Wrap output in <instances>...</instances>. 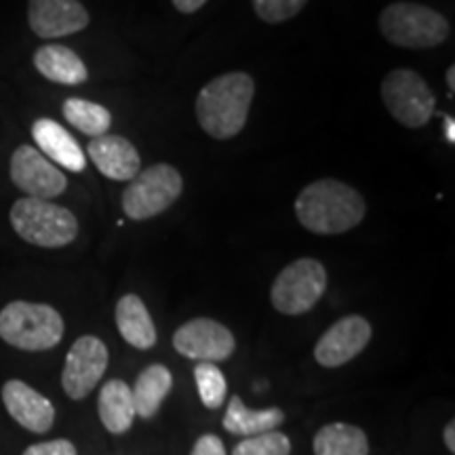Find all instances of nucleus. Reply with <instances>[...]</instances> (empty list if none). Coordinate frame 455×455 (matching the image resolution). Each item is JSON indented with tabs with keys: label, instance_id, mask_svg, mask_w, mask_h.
<instances>
[{
	"label": "nucleus",
	"instance_id": "f257e3e1",
	"mask_svg": "<svg viewBox=\"0 0 455 455\" xmlns=\"http://www.w3.org/2000/svg\"><path fill=\"white\" fill-rule=\"evenodd\" d=\"M365 198L339 180H316L295 198V215L315 235H344L365 218Z\"/></svg>",
	"mask_w": 455,
	"mask_h": 455
},
{
	"label": "nucleus",
	"instance_id": "f03ea898",
	"mask_svg": "<svg viewBox=\"0 0 455 455\" xmlns=\"http://www.w3.org/2000/svg\"><path fill=\"white\" fill-rule=\"evenodd\" d=\"M255 83L244 72H228L213 78L196 98V118L204 133L215 140H230L247 124Z\"/></svg>",
	"mask_w": 455,
	"mask_h": 455
},
{
	"label": "nucleus",
	"instance_id": "7ed1b4c3",
	"mask_svg": "<svg viewBox=\"0 0 455 455\" xmlns=\"http://www.w3.org/2000/svg\"><path fill=\"white\" fill-rule=\"evenodd\" d=\"M0 338L26 352L51 350L64 338V318L49 304L11 301L0 310Z\"/></svg>",
	"mask_w": 455,
	"mask_h": 455
},
{
	"label": "nucleus",
	"instance_id": "20e7f679",
	"mask_svg": "<svg viewBox=\"0 0 455 455\" xmlns=\"http://www.w3.org/2000/svg\"><path fill=\"white\" fill-rule=\"evenodd\" d=\"M11 224L26 243L44 249L66 247L78 236L76 215L43 198H20L11 207Z\"/></svg>",
	"mask_w": 455,
	"mask_h": 455
},
{
	"label": "nucleus",
	"instance_id": "39448f33",
	"mask_svg": "<svg viewBox=\"0 0 455 455\" xmlns=\"http://www.w3.org/2000/svg\"><path fill=\"white\" fill-rule=\"evenodd\" d=\"M379 32L396 47L430 49L447 41L449 24L439 11L415 3H392L379 13Z\"/></svg>",
	"mask_w": 455,
	"mask_h": 455
},
{
	"label": "nucleus",
	"instance_id": "423d86ee",
	"mask_svg": "<svg viewBox=\"0 0 455 455\" xmlns=\"http://www.w3.org/2000/svg\"><path fill=\"white\" fill-rule=\"evenodd\" d=\"M184 190L180 171L167 163L152 164L135 175L123 192V212L129 220L144 221L156 218L158 213L178 201Z\"/></svg>",
	"mask_w": 455,
	"mask_h": 455
},
{
	"label": "nucleus",
	"instance_id": "0eeeda50",
	"mask_svg": "<svg viewBox=\"0 0 455 455\" xmlns=\"http://www.w3.org/2000/svg\"><path fill=\"white\" fill-rule=\"evenodd\" d=\"M327 270L318 259L301 258L284 266L270 289L275 310L287 316L306 315L327 291Z\"/></svg>",
	"mask_w": 455,
	"mask_h": 455
},
{
	"label": "nucleus",
	"instance_id": "6e6552de",
	"mask_svg": "<svg viewBox=\"0 0 455 455\" xmlns=\"http://www.w3.org/2000/svg\"><path fill=\"white\" fill-rule=\"evenodd\" d=\"M382 100L392 118L409 129H419L435 114V93L418 72L398 68L386 74Z\"/></svg>",
	"mask_w": 455,
	"mask_h": 455
},
{
	"label": "nucleus",
	"instance_id": "1a4fd4ad",
	"mask_svg": "<svg viewBox=\"0 0 455 455\" xmlns=\"http://www.w3.org/2000/svg\"><path fill=\"white\" fill-rule=\"evenodd\" d=\"M108 348L95 335H83L68 350L61 386L72 401H83L101 382L108 369Z\"/></svg>",
	"mask_w": 455,
	"mask_h": 455
},
{
	"label": "nucleus",
	"instance_id": "9d476101",
	"mask_svg": "<svg viewBox=\"0 0 455 455\" xmlns=\"http://www.w3.org/2000/svg\"><path fill=\"white\" fill-rule=\"evenodd\" d=\"M173 348L198 363H221L232 356L236 339L230 329L213 318H192L173 333Z\"/></svg>",
	"mask_w": 455,
	"mask_h": 455
},
{
	"label": "nucleus",
	"instance_id": "9b49d317",
	"mask_svg": "<svg viewBox=\"0 0 455 455\" xmlns=\"http://www.w3.org/2000/svg\"><path fill=\"white\" fill-rule=\"evenodd\" d=\"M11 180L32 198L51 201L68 188L66 175L34 146H20L11 156Z\"/></svg>",
	"mask_w": 455,
	"mask_h": 455
},
{
	"label": "nucleus",
	"instance_id": "f8f14e48",
	"mask_svg": "<svg viewBox=\"0 0 455 455\" xmlns=\"http://www.w3.org/2000/svg\"><path fill=\"white\" fill-rule=\"evenodd\" d=\"M373 329L367 318L361 315H350L333 323L325 333L321 335L315 346V358L318 365L335 369L356 358L367 344L371 341Z\"/></svg>",
	"mask_w": 455,
	"mask_h": 455
},
{
	"label": "nucleus",
	"instance_id": "ddd939ff",
	"mask_svg": "<svg viewBox=\"0 0 455 455\" xmlns=\"http://www.w3.org/2000/svg\"><path fill=\"white\" fill-rule=\"evenodd\" d=\"M28 21L41 38H64L89 26V11L78 0H30Z\"/></svg>",
	"mask_w": 455,
	"mask_h": 455
},
{
	"label": "nucleus",
	"instance_id": "4468645a",
	"mask_svg": "<svg viewBox=\"0 0 455 455\" xmlns=\"http://www.w3.org/2000/svg\"><path fill=\"white\" fill-rule=\"evenodd\" d=\"M3 403L11 418L15 419L21 428L44 435L53 428L55 407L47 396L34 390L21 379H9L3 386Z\"/></svg>",
	"mask_w": 455,
	"mask_h": 455
},
{
	"label": "nucleus",
	"instance_id": "2eb2a0df",
	"mask_svg": "<svg viewBox=\"0 0 455 455\" xmlns=\"http://www.w3.org/2000/svg\"><path fill=\"white\" fill-rule=\"evenodd\" d=\"M91 161L114 181H131L141 169V158L138 148L121 135H101L91 140L87 148Z\"/></svg>",
	"mask_w": 455,
	"mask_h": 455
},
{
	"label": "nucleus",
	"instance_id": "dca6fc26",
	"mask_svg": "<svg viewBox=\"0 0 455 455\" xmlns=\"http://www.w3.org/2000/svg\"><path fill=\"white\" fill-rule=\"evenodd\" d=\"M32 138L36 141L38 152L60 167L74 171V173H81L87 167V156H84L81 144L60 123L51 121V118H38L32 124Z\"/></svg>",
	"mask_w": 455,
	"mask_h": 455
},
{
	"label": "nucleus",
	"instance_id": "f3484780",
	"mask_svg": "<svg viewBox=\"0 0 455 455\" xmlns=\"http://www.w3.org/2000/svg\"><path fill=\"white\" fill-rule=\"evenodd\" d=\"M114 318H116L118 333L129 346L138 350H150L156 344L155 321H152L150 312L138 295H123L118 299L116 310H114Z\"/></svg>",
	"mask_w": 455,
	"mask_h": 455
},
{
	"label": "nucleus",
	"instance_id": "a211bd4d",
	"mask_svg": "<svg viewBox=\"0 0 455 455\" xmlns=\"http://www.w3.org/2000/svg\"><path fill=\"white\" fill-rule=\"evenodd\" d=\"M34 66L51 83L83 84L89 78L84 61L64 44H44L34 53Z\"/></svg>",
	"mask_w": 455,
	"mask_h": 455
},
{
	"label": "nucleus",
	"instance_id": "6ab92c4d",
	"mask_svg": "<svg viewBox=\"0 0 455 455\" xmlns=\"http://www.w3.org/2000/svg\"><path fill=\"white\" fill-rule=\"evenodd\" d=\"M98 413L104 428L110 435H124L133 426V419L138 418L133 405V395L131 386L123 379H110L101 386L98 396Z\"/></svg>",
	"mask_w": 455,
	"mask_h": 455
},
{
	"label": "nucleus",
	"instance_id": "aec40b11",
	"mask_svg": "<svg viewBox=\"0 0 455 455\" xmlns=\"http://www.w3.org/2000/svg\"><path fill=\"white\" fill-rule=\"evenodd\" d=\"M173 388V375L164 365H148L144 371L138 375L135 384L131 386L133 395L135 413L144 419H152L158 413V409L169 396Z\"/></svg>",
	"mask_w": 455,
	"mask_h": 455
},
{
	"label": "nucleus",
	"instance_id": "412c9836",
	"mask_svg": "<svg viewBox=\"0 0 455 455\" xmlns=\"http://www.w3.org/2000/svg\"><path fill=\"white\" fill-rule=\"evenodd\" d=\"M284 422L283 409L270 407L255 411V409L244 407L241 396H232L228 403V411L224 415V428L230 435L236 436H255L264 432L278 430V426Z\"/></svg>",
	"mask_w": 455,
	"mask_h": 455
},
{
	"label": "nucleus",
	"instance_id": "4be33fe9",
	"mask_svg": "<svg viewBox=\"0 0 455 455\" xmlns=\"http://www.w3.org/2000/svg\"><path fill=\"white\" fill-rule=\"evenodd\" d=\"M312 451L315 455H369V441L358 426L333 422L316 432Z\"/></svg>",
	"mask_w": 455,
	"mask_h": 455
},
{
	"label": "nucleus",
	"instance_id": "5701e85b",
	"mask_svg": "<svg viewBox=\"0 0 455 455\" xmlns=\"http://www.w3.org/2000/svg\"><path fill=\"white\" fill-rule=\"evenodd\" d=\"M64 116L74 129H78L81 133L89 135L91 140L106 135L112 124V114L108 112L104 106L95 104V101H89V100H78V98L66 100Z\"/></svg>",
	"mask_w": 455,
	"mask_h": 455
},
{
	"label": "nucleus",
	"instance_id": "b1692460",
	"mask_svg": "<svg viewBox=\"0 0 455 455\" xmlns=\"http://www.w3.org/2000/svg\"><path fill=\"white\" fill-rule=\"evenodd\" d=\"M195 379L198 396H201L203 405L207 409H220L226 401L228 382L226 375L215 363H198L195 367Z\"/></svg>",
	"mask_w": 455,
	"mask_h": 455
},
{
	"label": "nucleus",
	"instance_id": "393cba45",
	"mask_svg": "<svg viewBox=\"0 0 455 455\" xmlns=\"http://www.w3.org/2000/svg\"><path fill=\"white\" fill-rule=\"evenodd\" d=\"M232 455H291V439L278 430L247 436L232 449Z\"/></svg>",
	"mask_w": 455,
	"mask_h": 455
},
{
	"label": "nucleus",
	"instance_id": "a878e982",
	"mask_svg": "<svg viewBox=\"0 0 455 455\" xmlns=\"http://www.w3.org/2000/svg\"><path fill=\"white\" fill-rule=\"evenodd\" d=\"M255 13L268 24H283L306 7L308 0H251Z\"/></svg>",
	"mask_w": 455,
	"mask_h": 455
},
{
	"label": "nucleus",
	"instance_id": "bb28decb",
	"mask_svg": "<svg viewBox=\"0 0 455 455\" xmlns=\"http://www.w3.org/2000/svg\"><path fill=\"white\" fill-rule=\"evenodd\" d=\"M24 455H78V453L72 441L55 439V441H44V443H36V445H30L24 451Z\"/></svg>",
	"mask_w": 455,
	"mask_h": 455
},
{
	"label": "nucleus",
	"instance_id": "cd10ccee",
	"mask_svg": "<svg viewBox=\"0 0 455 455\" xmlns=\"http://www.w3.org/2000/svg\"><path fill=\"white\" fill-rule=\"evenodd\" d=\"M190 455H228L224 441L218 435H203L201 439L195 443Z\"/></svg>",
	"mask_w": 455,
	"mask_h": 455
},
{
	"label": "nucleus",
	"instance_id": "c85d7f7f",
	"mask_svg": "<svg viewBox=\"0 0 455 455\" xmlns=\"http://www.w3.org/2000/svg\"><path fill=\"white\" fill-rule=\"evenodd\" d=\"M171 3H173V7L178 9L180 13H196L207 0H171Z\"/></svg>",
	"mask_w": 455,
	"mask_h": 455
},
{
	"label": "nucleus",
	"instance_id": "c756f323",
	"mask_svg": "<svg viewBox=\"0 0 455 455\" xmlns=\"http://www.w3.org/2000/svg\"><path fill=\"white\" fill-rule=\"evenodd\" d=\"M443 441H445V445L449 451H455V422H449L447 428H445V435H443Z\"/></svg>",
	"mask_w": 455,
	"mask_h": 455
},
{
	"label": "nucleus",
	"instance_id": "7c9ffc66",
	"mask_svg": "<svg viewBox=\"0 0 455 455\" xmlns=\"http://www.w3.org/2000/svg\"><path fill=\"white\" fill-rule=\"evenodd\" d=\"M443 123H445V138L449 144H455V121L453 116H443Z\"/></svg>",
	"mask_w": 455,
	"mask_h": 455
},
{
	"label": "nucleus",
	"instance_id": "2f4dec72",
	"mask_svg": "<svg viewBox=\"0 0 455 455\" xmlns=\"http://www.w3.org/2000/svg\"><path fill=\"white\" fill-rule=\"evenodd\" d=\"M447 87H449V91H455V66H449V70H447Z\"/></svg>",
	"mask_w": 455,
	"mask_h": 455
}]
</instances>
